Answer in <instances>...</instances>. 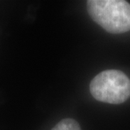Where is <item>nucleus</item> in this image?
<instances>
[{"label": "nucleus", "mask_w": 130, "mask_h": 130, "mask_svg": "<svg viewBox=\"0 0 130 130\" xmlns=\"http://www.w3.org/2000/svg\"><path fill=\"white\" fill-rule=\"evenodd\" d=\"M87 10L94 21L111 34L130 30V4L123 0H89Z\"/></svg>", "instance_id": "obj_1"}, {"label": "nucleus", "mask_w": 130, "mask_h": 130, "mask_svg": "<svg viewBox=\"0 0 130 130\" xmlns=\"http://www.w3.org/2000/svg\"><path fill=\"white\" fill-rule=\"evenodd\" d=\"M52 130H81L79 124L72 118L61 120Z\"/></svg>", "instance_id": "obj_3"}, {"label": "nucleus", "mask_w": 130, "mask_h": 130, "mask_svg": "<svg viewBox=\"0 0 130 130\" xmlns=\"http://www.w3.org/2000/svg\"><path fill=\"white\" fill-rule=\"evenodd\" d=\"M90 91L95 100L101 102L123 103L130 96V79L120 70H105L91 80Z\"/></svg>", "instance_id": "obj_2"}]
</instances>
